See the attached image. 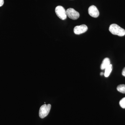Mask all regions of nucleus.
Segmentation results:
<instances>
[{
	"mask_svg": "<svg viewBox=\"0 0 125 125\" xmlns=\"http://www.w3.org/2000/svg\"><path fill=\"white\" fill-rule=\"evenodd\" d=\"M109 31L112 34L122 37L125 35V30L118 25L113 24L109 27Z\"/></svg>",
	"mask_w": 125,
	"mask_h": 125,
	"instance_id": "f257e3e1",
	"label": "nucleus"
},
{
	"mask_svg": "<svg viewBox=\"0 0 125 125\" xmlns=\"http://www.w3.org/2000/svg\"><path fill=\"white\" fill-rule=\"evenodd\" d=\"M51 105L50 104H44L41 106L39 111V116L40 118H45L48 115L51 110Z\"/></svg>",
	"mask_w": 125,
	"mask_h": 125,
	"instance_id": "f03ea898",
	"label": "nucleus"
},
{
	"mask_svg": "<svg viewBox=\"0 0 125 125\" xmlns=\"http://www.w3.org/2000/svg\"><path fill=\"white\" fill-rule=\"evenodd\" d=\"M55 11L57 16L61 19L64 20L67 18L66 10L62 6H58L56 7Z\"/></svg>",
	"mask_w": 125,
	"mask_h": 125,
	"instance_id": "7ed1b4c3",
	"label": "nucleus"
},
{
	"mask_svg": "<svg viewBox=\"0 0 125 125\" xmlns=\"http://www.w3.org/2000/svg\"><path fill=\"white\" fill-rule=\"evenodd\" d=\"M67 16L73 20L77 19L80 16L79 12L73 8H69L66 10Z\"/></svg>",
	"mask_w": 125,
	"mask_h": 125,
	"instance_id": "20e7f679",
	"label": "nucleus"
},
{
	"mask_svg": "<svg viewBox=\"0 0 125 125\" xmlns=\"http://www.w3.org/2000/svg\"><path fill=\"white\" fill-rule=\"evenodd\" d=\"M88 27L85 24L76 26L74 29V32L76 34H80L87 31Z\"/></svg>",
	"mask_w": 125,
	"mask_h": 125,
	"instance_id": "39448f33",
	"label": "nucleus"
},
{
	"mask_svg": "<svg viewBox=\"0 0 125 125\" xmlns=\"http://www.w3.org/2000/svg\"><path fill=\"white\" fill-rule=\"evenodd\" d=\"M88 13L93 18H97L99 15V12L97 8L94 5L90 6L88 9Z\"/></svg>",
	"mask_w": 125,
	"mask_h": 125,
	"instance_id": "423d86ee",
	"label": "nucleus"
},
{
	"mask_svg": "<svg viewBox=\"0 0 125 125\" xmlns=\"http://www.w3.org/2000/svg\"><path fill=\"white\" fill-rule=\"evenodd\" d=\"M110 61L109 58H105L103 61L101 65V68L102 70H105L107 66L110 64Z\"/></svg>",
	"mask_w": 125,
	"mask_h": 125,
	"instance_id": "0eeeda50",
	"label": "nucleus"
},
{
	"mask_svg": "<svg viewBox=\"0 0 125 125\" xmlns=\"http://www.w3.org/2000/svg\"><path fill=\"white\" fill-rule=\"evenodd\" d=\"M112 65L111 64H110L108 66H107L105 69V71L104 75L105 77H108L109 76L112 70Z\"/></svg>",
	"mask_w": 125,
	"mask_h": 125,
	"instance_id": "6e6552de",
	"label": "nucleus"
},
{
	"mask_svg": "<svg viewBox=\"0 0 125 125\" xmlns=\"http://www.w3.org/2000/svg\"><path fill=\"white\" fill-rule=\"evenodd\" d=\"M118 92L123 94H125V84H120L118 85L117 88Z\"/></svg>",
	"mask_w": 125,
	"mask_h": 125,
	"instance_id": "1a4fd4ad",
	"label": "nucleus"
},
{
	"mask_svg": "<svg viewBox=\"0 0 125 125\" xmlns=\"http://www.w3.org/2000/svg\"><path fill=\"white\" fill-rule=\"evenodd\" d=\"M121 107L123 108H125V97L121 99L119 103Z\"/></svg>",
	"mask_w": 125,
	"mask_h": 125,
	"instance_id": "9d476101",
	"label": "nucleus"
},
{
	"mask_svg": "<svg viewBox=\"0 0 125 125\" xmlns=\"http://www.w3.org/2000/svg\"><path fill=\"white\" fill-rule=\"evenodd\" d=\"M4 4V0H0V7L3 6Z\"/></svg>",
	"mask_w": 125,
	"mask_h": 125,
	"instance_id": "9b49d317",
	"label": "nucleus"
},
{
	"mask_svg": "<svg viewBox=\"0 0 125 125\" xmlns=\"http://www.w3.org/2000/svg\"><path fill=\"white\" fill-rule=\"evenodd\" d=\"M122 74L123 76H125V67L123 69L122 72Z\"/></svg>",
	"mask_w": 125,
	"mask_h": 125,
	"instance_id": "f8f14e48",
	"label": "nucleus"
},
{
	"mask_svg": "<svg viewBox=\"0 0 125 125\" xmlns=\"http://www.w3.org/2000/svg\"><path fill=\"white\" fill-rule=\"evenodd\" d=\"M104 74V73H103V72H101V75H103Z\"/></svg>",
	"mask_w": 125,
	"mask_h": 125,
	"instance_id": "ddd939ff",
	"label": "nucleus"
}]
</instances>
